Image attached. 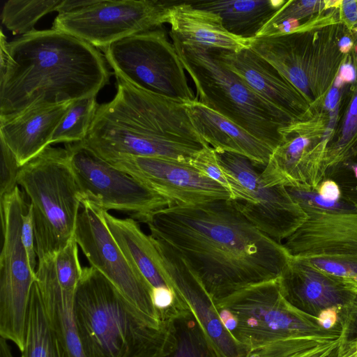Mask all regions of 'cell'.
<instances>
[{"mask_svg": "<svg viewBox=\"0 0 357 357\" xmlns=\"http://www.w3.org/2000/svg\"><path fill=\"white\" fill-rule=\"evenodd\" d=\"M1 168H0V198L12 192L17 185V177L21 166L16 158L0 140Z\"/></svg>", "mask_w": 357, "mask_h": 357, "instance_id": "1f68e13d", "label": "cell"}, {"mask_svg": "<svg viewBox=\"0 0 357 357\" xmlns=\"http://www.w3.org/2000/svg\"><path fill=\"white\" fill-rule=\"evenodd\" d=\"M112 100L99 105L82 141L108 162L160 158L190 163L208 145L195 130L185 102L117 79Z\"/></svg>", "mask_w": 357, "mask_h": 357, "instance_id": "3957f363", "label": "cell"}, {"mask_svg": "<svg viewBox=\"0 0 357 357\" xmlns=\"http://www.w3.org/2000/svg\"><path fill=\"white\" fill-rule=\"evenodd\" d=\"M213 55L261 98L292 119L298 114L296 89L270 63L250 47L237 51L211 49Z\"/></svg>", "mask_w": 357, "mask_h": 357, "instance_id": "ac0fdd59", "label": "cell"}, {"mask_svg": "<svg viewBox=\"0 0 357 357\" xmlns=\"http://www.w3.org/2000/svg\"><path fill=\"white\" fill-rule=\"evenodd\" d=\"M21 357H63L36 281L32 287Z\"/></svg>", "mask_w": 357, "mask_h": 357, "instance_id": "484cf974", "label": "cell"}, {"mask_svg": "<svg viewBox=\"0 0 357 357\" xmlns=\"http://www.w3.org/2000/svg\"><path fill=\"white\" fill-rule=\"evenodd\" d=\"M185 105L195 130L215 152L239 154L257 166H266L273 151L268 144L197 98Z\"/></svg>", "mask_w": 357, "mask_h": 357, "instance_id": "ffe728a7", "label": "cell"}, {"mask_svg": "<svg viewBox=\"0 0 357 357\" xmlns=\"http://www.w3.org/2000/svg\"><path fill=\"white\" fill-rule=\"evenodd\" d=\"M340 77L347 82L354 81L356 78V72L352 65L347 63L340 67Z\"/></svg>", "mask_w": 357, "mask_h": 357, "instance_id": "f35d334b", "label": "cell"}, {"mask_svg": "<svg viewBox=\"0 0 357 357\" xmlns=\"http://www.w3.org/2000/svg\"><path fill=\"white\" fill-rule=\"evenodd\" d=\"M73 310L88 357H162L174 346L167 318L166 326L153 322L93 266L82 269Z\"/></svg>", "mask_w": 357, "mask_h": 357, "instance_id": "277c9868", "label": "cell"}, {"mask_svg": "<svg viewBox=\"0 0 357 357\" xmlns=\"http://www.w3.org/2000/svg\"><path fill=\"white\" fill-rule=\"evenodd\" d=\"M285 298L298 310L317 317L323 310L341 309L353 298L357 280L326 273L307 259L292 256L280 278Z\"/></svg>", "mask_w": 357, "mask_h": 357, "instance_id": "e0dca14e", "label": "cell"}, {"mask_svg": "<svg viewBox=\"0 0 357 357\" xmlns=\"http://www.w3.org/2000/svg\"><path fill=\"white\" fill-rule=\"evenodd\" d=\"M234 319L231 335L248 353L299 336L338 338L341 328H322L317 317L291 305L284 297L280 278L241 289L214 302Z\"/></svg>", "mask_w": 357, "mask_h": 357, "instance_id": "52a82bcc", "label": "cell"}, {"mask_svg": "<svg viewBox=\"0 0 357 357\" xmlns=\"http://www.w3.org/2000/svg\"><path fill=\"white\" fill-rule=\"evenodd\" d=\"M25 198L18 186L0 198V335L13 342L20 352L24 347L31 291L36 281L21 236L22 215L28 204Z\"/></svg>", "mask_w": 357, "mask_h": 357, "instance_id": "9c48e42d", "label": "cell"}, {"mask_svg": "<svg viewBox=\"0 0 357 357\" xmlns=\"http://www.w3.org/2000/svg\"><path fill=\"white\" fill-rule=\"evenodd\" d=\"M323 199L335 202L341 200V192L338 185L332 179L326 178L321 181L316 190Z\"/></svg>", "mask_w": 357, "mask_h": 357, "instance_id": "e575fe53", "label": "cell"}, {"mask_svg": "<svg viewBox=\"0 0 357 357\" xmlns=\"http://www.w3.org/2000/svg\"><path fill=\"white\" fill-rule=\"evenodd\" d=\"M339 46L342 52H347L351 46L350 38L348 37L342 38L339 41Z\"/></svg>", "mask_w": 357, "mask_h": 357, "instance_id": "60d3db41", "label": "cell"}, {"mask_svg": "<svg viewBox=\"0 0 357 357\" xmlns=\"http://www.w3.org/2000/svg\"><path fill=\"white\" fill-rule=\"evenodd\" d=\"M201 282L213 303L281 277L292 255L254 226L232 199L171 205L144 222Z\"/></svg>", "mask_w": 357, "mask_h": 357, "instance_id": "6da1fadb", "label": "cell"}, {"mask_svg": "<svg viewBox=\"0 0 357 357\" xmlns=\"http://www.w3.org/2000/svg\"><path fill=\"white\" fill-rule=\"evenodd\" d=\"M74 237L93 266L101 272L139 312L159 326L168 323L154 305L152 288L125 256L110 233L102 211L84 200Z\"/></svg>", "mask_w": 357, "mask_h": 357, "instance_id": "5bb4252c", "label": "cell"}, {"mask_svg": "<svg viewBox=\"0 0 357 357\" xmlns=\"http://www.w3.org/2000/svg\"><path fill=\"white\" fill-rule=\"evenodd\" d=\"M171 37L194 82L197 100L274 150L281 142L280 130L291 124L293 119L258 95L222 64L211 49L183 45Z\"/></svg>", "mask_w": 357, "mask_h": 357, "instance_id": "5b68a950", "label": "cell"}, {"mask_svg": "<svg viewBox=\"0 0 357 357\" xmlns=\"http://www.w3.org/2000/svg\"><path fill=\"white\" fill-rule=\"evenodd\" d=\"M176 2L159 0H94L85 7L58 14L52 29L104 50L125 38L168 23Z\"/></svg>", "mask_w": 357, "mask_h": 357, "instance_id": "4fadbf2b", "label": "cell"}, {"mask_svg": "<svg viewBox=\"0 0 357 357\" xmlns=\"http://www.w3.org/2000/svg\"><path fill=\"white\" fill-rule=\"evenodd\" d=\"M308 218L284 246L330 274L357 280V210L343 200L321 208L299 203Z\"/></svg>", "mask_w": 357, "mask_h": 357, "instance_id": "30bf717a", "label": "cell"}, {"mask_svg": "<svg viewBox=\"0 0 357 357\" xmlns=\"http://www.w3.org/2000/svg\"><path fill=\"white\" fill-rule=\"evenodd\" d=\"M190 3L218 14L226 30L245 40L257 36L264 26L286 3L271 0L198 1Z\"/></svg>", "mask_w": 357, "mask_h": 357, "instance_id": "cb8c5ba5", "label": "cell"}, {"mask_svg": "<svg viewBox=\"0 0 357 357\" xmlns=\"http://www.w3.org/2000/svg\"><path fill=\"white\" fill-rule=\"evenodd\" d=\"M63 0H8L3 4L1 22L15 34H26L45 15L59 12Z\"/></svg>", "mask_w": 357, "mask_h": 357, "instance_id": "4316f807", "label": "cell"}, {"mask_svg": "<svg viewBox=\"0 0 357 357\" xmlns=\"http://www.w3.org/2000/svg\"><path fill=\"white\" fill-rule=\"evenodd\" d=\"M101 211L113 238L128 261L151 287L152 291L170 288L162 275L160 254L151 236L146 234L135 219L119 218Z\"/></svg>", "mask_w": 357, "mask_h": 357, "instance_id": "603a6c76", "label": "cell"}, {"mask_svg": "<svg viewBox=\"0 0 357 357\" xmlns=\"http://www.w3.org/2000/svg\"><path fill=\"white\" fill-rule=\"evenodd\" d=\"M109 162L172 205L195 206L232 199L228 190L188 162L146 157L123 158Z\"/></svg>", "mask_w": 357, "mask_h": 357, "instance_id": "9a60e30c", "label": "cell"}, {"mask_svg": "<svg viewBox=\"0 0 357 357\" xmlns=\"http://www.w3.org/2000/svg\"><path fill=\"white\" fill-rule=\"evenodd\" d=\"M17 185L29 198L38 261L74 237L84 198L64 149L47 146L20 167Z\"/></svg>", "mask_w": 357, "mask_h": 357, "instance_id": "8992f818", "label": "cell"}, {"mask_svg": "<svg viewBox=\"0 0 357 357\" xmlns=\"http://www.w3.org/2000/svg\"><path fill=\"white\" fill-rule=\"evenodd\" d=\"M343 10L347 20L350 22H355L357 19L356 1L346 0L343 1Z\"/></svg>", "mask_w": 357, "mask_h": 357, "instance_id": "74e56055", "label": "cell"}, {"mask_svg": "<svg viewBox=\"0 0 357 357\" xmlns=\"http://www.w3.org/2000/svg\"><path fill=\"white\" fill-rule=\"evenodd\" d=\"M71 102L30 107L0 121V140L21 167L52 144L54 132Z\"/></svg>", "mask_w": 357, "mask_h": 357, "instance_id": "d6986e66", "label": "cell"}, {"mask_svg": "<svg viewBox=\"0 0 357 357\" xmlns=\"http://www.w3.org/2000/svg\"><path fill=\"white\" fill-rule=\"evenodd\" d=\"M168 24L170 36L183 45L229 51L249 47L248 40L226 30L218 14L197 8L190 1L176 2L170 8Z\"/></svg>", "mask_w": 357, "mask_h": 357, "instance_id": "44dd1931", "label": "cell"}, {"mask_svg": "<svg viewBox=\"0 0 357 357\" xmlns=\"http://www.w3.org/2000/svg\"><path fill=\"white\" fill-rule=\"evenodd\" d=\"M98 105L96 96L72 102L54 132L52 144L84 141L88 135Z\"/></svg>", "mask_w": 357, "mask_h": 357, "instance_id": "83f0119b", "label": "cell"}, {"mask_svg": "<svg viewBox=\"0 0 357 357\" xmlns=\"http://www.w3.org/2000/svg\"><path fill=\"white\" fill-rule=\"evenodd\" d=\"M190 163L207 176L225 187L231 194L229 182L218 162L215 151L212 147L208 146L202 149Z\"/></svg>", "mask_w": 357, "mask_h": 357, "instance_id": "4dcf8cb0", "label": "cell"}, {"mask_svg": "<svg viewBox=\"0 0 357 357\" xmlns=\"http://www.w3.org/2000/svg\"></svg>", "mask_w": 357, "mask_h": 357, "instance_id": "b9f144b4", "label": "cell"}, {"mask_svg": "<svg viewBox=\"0 0 357 357\" xmlns=\"http://www.w3.org/2000/svg\"><path fill=\"white\" fill-rule=\"evenodd\" d=\"M6 39L1 31L0 121L30 107L96 96L109 83L104 55L69 33L35 29Z\"/></svg>", "mask_w": 357, "mask_h": 357, "instance_id": "7a4b0ae2", "label": "cell"}, {"mask_svg": "<svg viewBox=\"0 0 357 357\" xmlns=\"http://www.w3.org/2000/svg\"><path fill=\"white\" fill-rule=\"evenodd\" d=\"M340 309L328 308L321 312L317 317L319 325L326 331H331L340 327L339 323Z\"/></svg>", "mask_w": 357, "mask_h": 357, "instance_id": "d590c367", "label": "cell"}, {"mask_svg": "<svg viewBox=\"0 0 357 357\" xmlns=\"http://www.w3.org/2000/svg\"><path fill=\"white\" fill-rule=\"evenodd\" d=\"M102 50L117 79L184 102L196 99L176 48L163 28L125 38Z\"/></svg>", "mask_w": 357, "mask_h": 357, "instance_id": "ba28073f", "label": "cell"}, {"mask_svg": "<svg viewBox=\"0 0 357 357\" xmlns=\"http://www.w3.org/2000/svg\"><path fill=\"white\" fill-rule=\"evenodd\" d=\"M340 342H357V289L350 301L339 311Z\"/></svg>", "mask_w": 357, "mask_h": 357, "instance_id": "d6a6232c", "label": "cell"}, {"mask_svg": "<svg viewBox=\"0 0 357 357\" xmlns=\"http://www.w3.org/2000/svg\"><path fill=\"white\" fill-rule=\"evenodd\" d=\"M36 282L63 357H88L78 334L73 310L74 295L64 293L58 281L54 255L38 261Z\"/></svg>", "mask_w": 357, "mask_h": 357, "instance_id": "7402d4cb", "label": "cell"}, {"mask_svg": "<svg viewBox=\"0 0 357 357\" xmlns=\"http://www.w3.org/2000/svg\"><path fill=\"white\" fill-rule=\"evenodd\" d=\"M340 344V338L326 345L315 352L301 357H335Z\"/></svg>", "mask_w": 357, "mask_h": 357, "instance_id": "8d00e7d4", "label": "cell"}, {"mask_svg": "<svg viewBox=\"0 0 357 357\" xmlns=\"http://www.w3.org/2000/svg\"><path fill=\"white\" fill-rule=\"evenodd\" d=\"M326 178L334 181L341 199L357 210V155L326 170L323 180Z\"/></svg>", "mask_w": 357, "mask_h": 357, "instance_id": "f546056e", "label": "cell"}, {"mask_svg": "<svg viewBox=\"0 0 357 357\" xmlns=\"http://www.w3.org/2000/svg\"><path fill=\"white\" fill-rule=\"evenodd\" d=\"M78 244L73 237L61 250L54 255L55 271L62 291L74 295L82 275Z\"/></svg>", "mask_w": 357, "mask_h": 357, "instance_id": "f1b7e54d", "label": "cell"}, {"mask_svg": "<svg viewBox=\"0 0 357 357\" xmlns=\"http://www.w3.org/2000/svg\"><path fill=\"white\" fill-rule=\"evenodd\" d=\"M215 153L229 182L232 200L261 231L281 243L307 220L305 211L287 188L266 185L257 165L248 158L229 152Z\"/></svg>", "mask_w": 357, "mask_h": 357, "instance_id": "8fae6325", "label": "cell"}, {"mask_svg": "<svg viewBox=\"0 0 357 357\" xmlns=\"http://www.w3.org/2000/svg\"><path fill=\"white\" fill-rule=\"evenodd\" d=\"M170 321L174 344L162 357H221L191 310L184 304L175 302L166 311Z\"/></svg>", "mask_w": 357, "mask_h": 357, "instance_id": "d4e9b609", "label": "cell"}, {"mask_svg": "<svg viewBox=\"0 0 357 357\" xmlns=\"http://www.w3.org/2000/svg\"><path fill=\"white\" fill-rule=\"evenodd\" d=\"M339 92L336 88H332L326 98L325 105L328 109H333L337 105Z\"/></svg>", "mask_w": 357, "mask_h": 357, "instance_id": "ab89813d", "label": "cell"}, {"mask_svg": "<svg viewBox=\"0 0 357 357\" xmlns=\"http://www.w3.org/2000/svg\"><path fill=\"white\" fill-rule=\"evenodd\" d=\"M65 149L84 200L99 208L123 212L144 223L152 213L172 205L83 142L65 144Z\"/></svg>", "mask_w": 357, "mask_h": 357, "instance_id": "7c38bea8", "label": "cell"}, {"mask_svg": "<svg viewBox=\"0 0 357 357\" xmlns=\"http://www.w3.org/2000/svg\"><path fill=\"white\" fill-rule=\"evenodd\" d=\"M21 236L23 245L27 253L31 268L36 273L38 265V257L36 250L32 212L29 204L26 205L22 215Z\"/></svg>", "mask_w": 357, "mask_h": 357, "instance_id": "836d02e7", "label": "cell"}, {"mask_svg": "<svg viewBox=\"0 0 357 357\" xmlns=\"http://www.w3.org/2000/svg\"><path fill=\"white\" fill-rule=\"evenodd\" d=\"M152 238L160 254L162 275L176 299L191 310L220 356L245 357V351L222 324L213 300L197 278L169 246Z\"/></svg>", "mask_w": 357, "mask_h": 357, "instance_id": "2e32d148", "label": "cell"}]
</instances>
